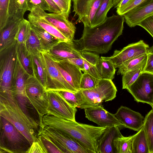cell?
<instances>
[{"instance_id": "6da1fadb", "label": "cell", "mask_w": 153, "mask_h": 153, "mask_svg": "<svg viewBox=\"0 0 153 153\" xmlns=\"http://www.w3.org/2000/svg\"><path fill=\"white\" fill-rule=\"evenodd\" d=\"M124 19L123 16L113 14L97 26L84 27L81 38L73 40L75 46L80 51L100 54L108 53L122 34Z\"/></svg>"}, {"instance_id": "7a4b0ae2", "label": "cell", "mask_w": 153, "mask_h": 153, "mask_svg": "<svg viewBox=\"0 0 153 153\" xmlns=\"http://www.w3.org/2000/svg\"><path fill=\"white\" fill-rule=\"evenodd\" d=\"M43 125L56 128L67 134L82 145L89 153H98L99 142L109 127L96 126L46 114Z\"/></svg>"}, {"instance_id": "3957f363", "label": "cell", "mask_w": 153, "mask_h": 153, "mask_svg": "<svg viewBox=\"0 0 153 153\" xmlns=\"http://www.w3.org/2000/svg\"><path fill=\"white\" fill-rule=\"evenodd\" d=\"M0 115L12 123L30 145L37 140L34 129L38 128V124L24 112L12 91L0 93Z\"/></svg>"}, {"instance_id": "277c9868", "label": "cell", "mask_w": 153, "mask_h": 153, "mask_svg": "<svg viewBox=\"0 0 153 153\" xmlns=\"http://www.w3.org/2000/svg\"><path fill=\"white\" fill-rule=\"evenodd\" d=\"M1 152L25 153L31 146L24 135L10 122L0 116Z\"/></svg>"}, {"instance_id": "5b68a950", "label": "cell", "mask_w": 153, "mask_h": 153, "mask_svg": "<svg viewBox=\"0 0 153 153\" xmlns=\"http://www.w3.org/2000/svg\"><path fill=\"white\" fill-rule=\"evenodd\" d=\"M79 91L83 101L80 108L84 109L102 105L103 102L112 100L116 96L117 90L111 80L101 79L95 87Z\"/></svg>"}, {"instance_id": "8992f818", "label": "cell", "mask_w": 153, "mask_h": 153, "mask_svg": "<svg viewBox=\"0 0 153 153\" xmlns=\"http://www.w3.org/2000/svg\"><path fill=\"white\" fill-rule=\"evenodd\" d=\"M25 88L29 101L39 115V125H42V117L48 113V100L46 89L34 76L30 75H29L26 79Z\"/></svg>"}, {"instance_id": "52a82bcc", "label": "cell", "mask_w": 153, "mask_h": 153, "mask_svg": "<svg viewBox=\"0 0 153 153\" xmlns=\"http://www.w3.org/2000/svg\"><path fill=\"white\" fill-rule=\"evenodd\" d=\"M39 126L38 134L47 136L63 153H89L81 144L65 133L43 124Z\"/></svg>"}, {"instance_id": "ba28073f", "label": "cell", "mask_w": 153, "mask_h": 153, "mask_svg": "<svg viewBox=\"0 0 153 153\" xmlns=\"http://www.w3.org/2000/svg\"><path fill=\"white\" fill-rule=\"evenodd\" d=\"M16 44L0 51V93L12 91L16 59Z\"/></svg>"}, {"instance_id": "9c48e42d", "label": "cell", "mask_w": 153, "mask_h": 153, "mask_svg": "<svg viewBox=\"0 0 153 153\" xmlns=\"http://www.w3.org/2000/svg\"><path fill=\"white\" fill-rule=\"evenodd\" d=\"M44 61L46 76V90L77 91L64 79L56 66V62L46 52H41Z\"/></svg>"}, {"instance_id": "30bf717a", "label": "cell", "mask_w": 153, "mask_h": 153, "mask_svg": "<svg viewBox=\"0 0 153 153\" xmlns=\"http://www.w3.org/2000/svg\"><path fill=\"white\" fill-rule=\"evenodd\" d=\"M29 75L21 65L16 54L12 84V92L24 112L30 116L27 109V102L29 100L25 88L26 80Z\"/></svg>"}, {"instance_id": "8fae6325", "label": "cell", "mask_w": 153, "mask_h": 153, "mask_svg": "<svg viewBox=\"0 0 153 153\" xmlns=\"http://www.w3.org/2000/svg\"><path fill=\"white\" fill-rule=\"evenodd\" d=\"M46 91L48 100V114L76 121V108L71 106L59 91Z\"/></svg>"}, {"instance_id": "7c38bea8", "label": "cell", "mask_w": 153, "mask_h": 153, "mask_svg": "<svg viewBox=\"0 0 153 153\" xmlns=\"http://www.w3.org/2000/svg\"><path fill=\"white\" fill-rule=\"evenodd\" d=\"M127 89L137 102L153 104V75L142 73Z\"/></svg>"}, {"instance_id": "4fadbf2b", "label": "cell", "mask_w": 153, "mask_h": 153, "mask_svg": "<svg viewBox=\"0 0 153 153\" xmlns=\"http://www.w3.org/2000/svg\"><path fill=\"white\" fill-rule=\"evenodd\" d=\"M32 12L43 18L56 28L68 40L73 42L76 27L62 13H48L38 7L33 8Z\"/></svg>"}, {"instance_id": "5bb4252c", "label": "cell", "mask_w": 153, "mask_h": 153, "mask_svg": "<svg viewBox=\"0 0 153 153\" xmlns=\"http://www.w3.org/2000/svg\"><path fill=\"white\" fill-rule=\"evenodd\" d=\"M149 45L143 40L128 45L120 50H115L110 57L115 68H119L126 62L138 56L147 54Z\"/></svg>"}, {"instance_id": "9a60e30c", "label": "cell", "mask_w": 153, "mask_h": 153, "mask_svg": "<svg viewBox=\"0 0 153 153\" xmlns=\"http://www.w3.org/2000/svg\"><path fill=\"white\" fill-rule=\"evenodd\" d=\"M102 0H73V10L85 27H91Z\"/></svg>"}, {"instance_id": "2e32d148", "label": "cell", "mask_w": 153, "mask_h": 153, "mask_svg": "<svg viewBox=\"0 0 153 153\" xmlns=\"http://www.w3.org/2000/svg\"><path fill=\"white\" fill-rule=\"evenodd\" d=\"M85 117L100 127L117 126L120 129L125 128L114 114L108 111L102 105L84 109Z\"/></svg>"}, {"instance_id": "e0dca14e", "label": "cell", "mask_w": 153, "mask_h": 153, "mask_svg": "<svg viewBox=\"0 0 153 153\" xmlns=\"http://www.w3.org/2000/svg\"><path fill=\"white\" fill-rule=\"evenodd\" d=\"M46 52L57 62L69 59L82 58L80 51L76 48L73 42H59Z\"/></svg>"}, {"instance_id": "ac0fdd59", "label": "cell", "mask_w": 153, "mask_h": 153, "mask_svg": "<svg viewBox=\"0 0 153 153\" xmlns=\"http://www.w3.org/2000/svg\"><path fill=\"white\" fill-rule=\"evenodd\" d=\"M114 115L125 128L138 131L143 125L145 117L139 112L126 106H121Z\"/></svg>"}, {"instance_id": "d6986e66", "label": "cell", "mask_w": 153, "mask_h": 153, "mask_svg": "<svg viewBox=\"0 0 153 153\" xmlns=\"http://www.w3.org/2000/svg\"><path fill=\"white\" fill-rule=\"evenodd\" d=\"M153 14V0H145L123 16L130 27L138 25L143 20Z\"/></svg>"}, {"instance_id": "ffe728a7", "label": "cell", "mask_w": 153, "mask_h": 153, "mask_svg": "<svg viewBox=\"0 0 153 153\" xmlns=\"http://www.w3.org/2000/svg\"><path fill=\"white\" fill-rule=\"evenodd\" d=\"M22 20L8 17L5 26L0 29V51L16 43V34L19 23Z\"/></svg>"}, {"instance_id": "44dd1931", "label": "cell", "mask_w": 153, "mask_h": 153, "mask_svg": "<svg viewBox=\"0 0 153 153\" xmlns=\"http://www.w3.org/2000/svg\"><path fill=\"white\" fill-rule=\"evenodd\" d=\"M55 62L65 80L77 91H79L81 79L83 74L81 70L67 60Z\"/></svg>"}, {"instance_id": "7402d4cb", "label": "cell", "mask_w": 153, "mask_h": 153, "mask_svg": "<svg viewBox=\"0 0 153 153\" xmlns=\"http://www.w3.org/2000/svg\"><path fill=\"white\" fill-rule=\"evenodd\" d=\"M117 126L109 127L99 140L98 153H115L114 139L122 135Z\"/></svg>"}, {"instance_id": "603a6c76", "label": "cell", "mask_w": 153, "mask_h": 153, "mask_svg": "<svg viewBox=\"0 0 153 153\" xmlns=\"http://www.w3.org/2000/svg\"><path fill=\"white\" fill-rule=\"evenodd\" d=\"M27 17L28 21L31 25L42 27L60 41H70L56 28L41 16L30 12L28 15Z\"/></svg>"}, {"instance_id": "cb8c5ba5", "label": "cell", "mask_w": 153, "mask_h": 153, "mask_svg": "<svg viewBox=\"0 0 153 153\" xmlns=\"http://www.w3.org/2000/svg\"><path fill=\"white\" fill-rule=\"evenodd\" d=\"M30 58L33 71V75L42 84L46 89V73L41 53L35 55H31Z\"/></svg>"}, {"instance_id": "d4e9b609", "label": "cell", "mask_w": 153, "mask_h": 153, "mask_svg": "<svg viewBox=\"0 0 153 153\" xmlns=\"http://www.w3.org/2000/svg\"><path fill=\"white\" fill-rule=\"evenodd\" d=\"M84 62V72L100 79H102L96 67L98 60L100 58L96 53L85 51H80Z\"/></svg>"}, {"instance_id": "484cf974", "label": "cell", "mask_w": 153, "mask_h": 153, "mask_svg": "<svg viewBox=\"0 0 153 153\" xmlns=\"http://www.w3.org/2000/svg\"><path fill=\"white\" fill-rule=\"evenodd\" d=\"M31 26L39 41L43 52L47 51L61 42L42 27L32 25Z\"/></svg>"}, {"instance_id": "4316f807", "label": "cell", "mask_w": 153, "mask_h": 153, "mask_svg": "<svg viewBox=\"0 0 153 153\" xmlns=\"http://www.w3.org/2000/svg\"><path fill=\"white\" fill-rule=\"evenodd\" d=\"M96 67L102 79L112 80L114 79L115 68L110 57H101L97 62Z\"/></svg>"}, {"instance_id": "83f0119b", "label": "cell", "mask_w": 153, "mask_h": 153, "mask_svg": "<svg viewBox=\"0 0 153 153\" xmlns=\"http://www.w3.org/2000/svg\"><path fill=\"white\" fill-rule=\"evenodd\" d=\"M28 10L27 0H10L8 17L23 19L25 12Z\"/></svg>"}, {"instance_id": "f1b7e54d", "label": "cell", "mask_w": 153, "mask_h": 153, "mask_svg": "<svg viewBox=\"0 0 153 153\" xmlns=\"http://www.w3.org/2000/svg\"><path fill=\"white\" fill-rule=\"evenodd\" d=\"M146 60L122 75L123 89H127L137 80L139 76L143 73L146 65Z\"/></svg>"}, {"instance_id": "f546056e", "label": "cell", "mask_w": 153, "mask_h": 153, "mask_svg": "<svg viewBox=\"0 0 153 153\" xmlns=\"http://www.w3.org/2000/svg\"><path fill=\"white\" fill-rule=\"evenodd\" d=\"M16 53L19 59L27 73L33 75V71L30 60V55L27 50L25 44H19L16 45Z\"/></svg>"}, {"instance_id": "4dcf8cb0", "label": "cell", "mask_w": 153, "mask_h": 153, "mask_svg": "<svg viewBox=\"0 0 153 153\" xmlns=\"http://www.w3.org/2000/svg\"><path fill=\"white\" fill-rule=\"evenodd\" d=\"M132 153H149L143 126L136 134L132 142Z\"/></svg>"}, {"instance_id": "1f68e13d", "label": "cell", "mask_w": 153, "mask_h": 153, "mask_svg": "<svg viewBox=\"0 0 153 153\" xmlns=\"http://www.w3.org/2000/svg\"><path fill=\"white\" fill-rule=\"evenodd\" d=\"M114 0H102L94 16L91 27L97 26L103 22L107 17L108 11L113 6Z\"/></svg>"}, {"instance_id": "d6a6232c", "label": "cell", "mask_w": 153, "mask_h": 153, "mask_svg": "<svg viewBox=\"0 0 153 153\" xmlns=\"http://www.w3.org/2000/svg\"><path fill=\"white\" fill-rule=\"evenodd\" d=\"M136 134L128 137L123 135L114 140L115 153H132V142Z\"/></svg>"}, {"instance_id": "836d02e7", "label": "cell", "mask_w": 153, "mask_h": 153, "mask_svg": "<svg viewBox=\"0 0 153 153\" xmlns=\"http://www.w3.org/2000/svg\"><path fill=\"white\" fill-rule=\"evenodd\" d=\"M149 147V153H153V109L146 116L143 125Z\"/></svg>"}, {"instance_id": "e575fe53", "label": "cell", "mask_w": 153, "mask_h": 153, "mask_svg": "<svg viewBox=\"0 0 153 153\" xmlns=\"http://www.w3.org/2000/svg\"><path fill=\"white\" fill-rule=\"evenodd\" d=\"M25 44L30 55H35L43 52L39 41L32 27L28 38Z\"/></svg>"}, {"instance_id": "d590c367", "label": "cell", "mask_w": 153, "mask_h": 153, "mask_svg": "<svg viewBox=\"0 0 153 153\" xmlns=\"http://www.w3.org/2000/svg\"><path fill=\"white\" fill-rule=\"evenodd\" d=\"M32 26L30 23L24 19L20 22L16 34V42L25 43L29 36Z\"/></svg>"}, {"instance_id": "8d00e7d4", "label": "cell", "mask_w": 153, "mask_h": 153, "mask_svg": "<svg viewBox=\"0 0 153 153\" xmlns=\"http://www.w3.org/2000/svg\"><path fill=\"white\" fill-rule=\"evenodd\" d=\"M147 54H145L138 56L125 62L119 68L117 72V74L122 75L126 72L146 61L147 59Z\"/></svg>"}, {"instance_id": "74e56055", "label": "cell", "mask_w": 153, "mask_h": 153, "mask_svg": "<svg viewBox=\"0 0 153 153\" xmlns=\"http://www.w3.org/2000/svg\"><path fill=\"white\" fill-rule=\"evenodd\" d=\"M59 91L63 97L71 106L75 108H80L83 101L79 91L76 92L67 91Z\"/></svg>"}, {"instance_id": "f35d334b", "label": "cell", "mask_w": 153, "mask_h": 153, "mask_svg": "<svg viewBox=\"0 0 153 153\" xmlns=\"http://www.w3.org/2000/svg\"><path fill=\"white\" fill-rule=\"evenodd\" d=\"M100 79L88 73L84 72L81 79L80 90L89 89L95 87Z\"/></svg>"}, {"instance_id": "ab89813d", "label": "cell", "mask_w": 153, "mask_h": 153, "mask_svg": "<svg viewBox=\"0 0 153 153\" xmlns=\"http://www.w3.org/2000/svg\"><path fill=\"white\" fill-rule=\"evenodd\" d=\"M38 138L41 141L48 153H63L47 136L42 134H38Z\"/></svg>"}, {"instance_id": "60d3db41", "label": "cell", "mask_w": 153, "mask_h": 153, "mask_svg": "<svg viewBox=\"0 0 153 153\" xmlns=\"http://www.w3.org/2000/svg\"><path fill=\"white\" fill-rule=\"evenodd\" d=\"M10 0H0V29L6 25L8 18Z\"/></svg>"}, {"instance_id": "b9f144b4", "label": "cell", "mask_w": 153, "mask_h": 153, "mask_svg": "<svg viewBox=\"0 0 153 153\" xmlns=\"http://www.w3.org/2000/svg\"><path fill=\"white\" fill-rule=\"evenodd\" d=\"M28 11L35 7H38L44 11L51 12L50 7L45 0H27Z\"/></svg>"}, {"instance_id": "7bdbcfd3", "label": "cell", "mask_w": 153, "mask_h": 153, "mask_svg": "<svg viewBox=\"0 0 153 153\" xmlns=\"http://www.w3.org/2000/svg\"><path fill=\"white\" fill-rule=\"evenodd\" d=\"M145 0H131L129 2L123 7L117 8L118 15L123 16L124 14L137 6Z\"/></svg>"}, {"instance_id": "ee69618b", "label": "cell", "mask_w": 153, "mask_h": 153, "mask_svg": "<svg viewBox=\"0 0 153 153\" xmlns=\"http://www.w3.org/2000/svg\"><path fill=\"white\" fill-rule=\"evenodd\" d=\"M60 9L62 13L68 19L70 13L71 0H52Z\"/></svg>"}, {"instance_id": "f6af8a7d", "label": "cell", "mask_w": 153, "mask_h": 153, "mask_svg": "<svg viewBox=\"0 0 153 153\" xmlns=\"http://www.w3.org/2000/svg\"><path fill=\"white\" fill-rule=\"evenodd\" d=\"M48 153V151L38 137V139L33 143L25 152V153Z\"/></svg>"}, {"instance_id": "bcb514c9", "label": "cell", "mask_w": 153, "mask_h": 153, "mask_svg": "<svg viewBox=\"0 0 153 153\" xmlns=\"http://www.w3.org/2000/svg\"><path fill=\"white\" fill-rule=\"evenodd\" d=\"M138 25L146 30L153 38V14L143 20Z\"/></svg>"}, {"instance_id": "7dc6e473", "label": "cell", "mask_w": 153, "mask_h": 153, "mask_svg": "<svg viewBox=\"0 0 153 153\" xmlns=\"http://www.w3.org/2000/svg\"><path fill=\"white\" fill-rule=\"evenodd\" d=\"M146 65L143 72L153 75V53H148Z\"/></svg>"}, {"instance_id": "c3c4849f", "label": "cell", "mask_w": 153, "mask_h": 153, "mask_svg": "<svg viewBox=\"0 0 153 153\" xmlns=\"http://www.w3.org/2000/svg\"><path fill=\"white\" fill-rule=\"evenodd\" d=\"M72 64L78 67L81 71H84L83 59L82 58L69 59L67 60Z\"/></svg>"}, {"instance_id": "681fc988", "label": "cell", "mask_w": 153, "mask_h": 153, "mask_svg": "<svg viewBox=\"0 0 153 153\" xmlns=\"http://www.w3.org/2000/svg\"><path fill=\"white\" fill-rule=\"evenodd\" d=\"M45 0L50 7L51 12L58 13H62L60 9L52 0Z\"/></svg>"}, {"instance_id": "f907efd6", "label": "cell", "mask_w": 153, "mask_h": 153, "mask_svg": "<svg viewBox=\"0 0 153 153\" xmlns=\"http://www.w3.org/2000/svg\"><path fill=\"white\" fill-rule=\"evenodd\" d=\"M131 0H121L116 7L117 8L122 7L128 3Z\"/></svg>"}, {"instance_id": "816d5d0a", "label": "cell", "mask_w": 153, "mask_h": 153, "mask_svg": "<svg viewBox=\"0 0 153 153\" xmlns=\"http://www.w3.org/2000/svg\"><path fill=\"white\" fill-rule=\"evenodd\" d=\"M121 0H114L113 6L116 7L117 4L119 3Z\"/></svg>"}, {"instance_id": "f5cc1de1", "label": "cell", "mask_w": 153, "mask_h": 153, "mask_svg": "<svg viewBox=\"0 0 153 153\" xmlns=\"http://www.w3.org/2000/svg\"><path fill=\"white\" fill-rule=\"evenodd\" d=\"M149 53H153V45L152 47L149 48Z\"/></svg>"}, {"instance_id": "db71d44e", "label": "cell", "mask_w": 153, "mask_h": 153, "mask_svg": "<svg viewBox=\"0 0 153 153\" xmlns=\"http://www.w3.org/2000/svg\"><path fill=\"white\" fill-rule=\"evenodd\" d=\"M152 107V109H153V104H151L150 105Z\"/></svg>"}]
</instances>
